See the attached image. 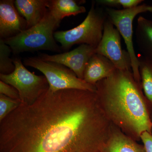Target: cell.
<instances>
[{
    "label": "cell",
    "instance_id": "1",
    "mask_svg": "<svg viewBox=\"0 0 152 152\" xmlns=\"http://www.w3.org/2000/svg\"><path fill=\"white\" fill-rule=\"evenodd\" d=\"M96 93L48 89L0 122V152H102L107 125Z\"/></svg>",
    "mask_w": 152,
    "mask_h": 152
},
{
    "label": "cell",
    "instance_id": "2",
    "mask_svg": "<svg viewBox=\"0 0 152 152\" xmlns=\"http://www.w3.org/2000/svg\"><path fill=\"white\" fill-rule=\"evenodd\" d=\"M138 85L132 71L117 69L95 86L98 101L105 103L110 116L140 137L144 132L151 133L152 123Z\"/></svg>",
    "mask_w": 152,
    "mask_h": 152
},
{
    "label": "cell",
    "instance_id": "3",
    "mask_svg": "<svg viewBox=\"0 0 152 152\" xmlns=\"http://www.w3.org/2000/svg\"><path fill=\"white\" fill-rule=\"evenodd\" d=\"M61 22L48 10L45 18L37 24L4 41L10 47L14 55L40 50L61 53V47L54 37L55 30L59 26Z\"/></svg>",
    "mask_w": 152,
    "mask_h": 152
},
{
    "label": "cell",
    "instance_id": "4",
    "mask_svg": "<svg viewBox=\"0 0 152 152\" xmlns=\"http://www.w3.org/2000/svg\"><path fill=\"white\" fill-rule=\"evenodd\" d=\"M107 19L105 10L93 1L83 21L71 29L55 32V39L61 44L62 50L66 52L75 45L85 44L96 48L102 37Z\"/></svg>",
    "mask_w": 152,
    "mask_h": 152
},
{
    "label": "cell",
    "instance_id": "5",
    "mask_svg": "<svg viewBox=\"0 0 152 152\" xmlns=\"http://www.w3.org/2000/svg\"><path fill=\"white\" fill-rule=\"evenodd\" d=\"M23 63L42 73L48 83L49 89L53 92L66 89L96 91V86L79 78L70 69L61 64L45 61L38 57L25 58Z\"/></svg>",
    "mask_w": 152,
    "mask_h": 152
},
{
    "label": "cell",
    "instance_id": "6",
    "mask_svg": "<svg viewBox=\"0 0 152 152\" xmlns=\"http://www.w3.org/2000/svg\"><path fill=\"white\" fill-rule=\"evenodd\" d=\"M15 68L9 75L0 74V80L16 89L21 103L31 105L49 89L46 78L28 70L20 58L13 59Z\"/></svg>",
    "mask_w": 152,
    "mask_h": 152
},
{
    "label": "cell",
    "instance_id": "7",
    "mask_svg": "<svg viewBox=\"0 0 152 152\" xmlns=\"http://www.w3.org/2000/svg\"><path fill=\"white\" fill-rule=\"evenodd\" d=\"M107 17L116 28L124 40L132 61V71L136 81L140 85L139 72V60L136 56L133 41V23L135 18L142 13H152V6L147 4H140L131 8L116 10L107 7L105 10Z\"/></svg>",
    "mask_w": 152,
    "mask_h": 152
},
{
    "label": "cell",
    "instance_id": "8",
    "mask_svg": "<svg viewBox=\"0 0 152 152\" xmlns=\"http://www.w3.org/2000/svg\"><path fill=\"white\" fill-rule=\"evenodd\" d=\"M119 32L107 17L102 37L96 48V53L110 61L118 69L132 71L130 56L122 49Z\"/></svg>",
    "mask_w": 152,
    "mask_h": 152
},
{
    "label": "cell",
    "instance_id": "9",
    "mask_svg": "<svg viewBox=\"0 0 152 152\" xmlns=\"http://www.w3.org/2000/svg\"><path fill=\"white\" fill-rule=\"evenodd\" d=\"M96 48L84 44L70 51L53 55L40 53L38 57L45 61L63 65L70 69L79 78L83 80L85 69L90 58L96 53Z\"/></svg>",
    "mask_w": 152,
    "mask_h": 152
},
{
    "label": "cell",
    "instance_id": "10",
    "mask_svg": "<svg viewBox=\"0 0 152 152\" xmlns=\"http://www.w3.org/2000/svg\"><path fill=\"white\" fill-rule=\"evenodd\" d=\"M27 29V23L13 0L0 1V39L13 37Z\"/></svg>",
    "mask_w": 152,
    "mask_h": 152
},
{
    "label": "cell",
    "instance_id": "11",
    "mask_svg": "<svg viewBox=\"0 0 152 152\" xmlns=\"http://www.w3.org/2000/svg\"><path fill=\"white\" fill-rule=\"evenodd\" d=\"M117 69L108 59L95 53L88 62L84 74L83 80L95 86L98 82L110 77Z\"/></svg>",
    "mask_w": 152,
    "mask_h": 152
},
{
    "label": "cell",
    "instance_id": "12",
    "mask_svg": "<svg viewBox=\"0 0 152 152\" xmlns=\"http://www.w3.org/2000/svg\"><path fill=\"white\" fill-rule=\"evenodd\" d=\"M15 5L26 20L27 29L41 22L48 11V0H15Z\"/></svg>",
    "mask_w": 152,
    "mask_h": 152
},
{
    "label": "cell",
    "instance_id": "13",
    "mask_svg": "<svg viewBox=\"0 0 152 152\" xmlns=\"http://www.w3.org/2000/svg\"><path fill=\"white\" fill-rule=\"evenodd\" d=\"M136 41L145 58L152 61V20L140 16L137 20Z\"/></svg>",
    "mask_w": 152,
    "mask_h": 152
},
{
    "label": "cell",
    "instance_id": "14",
    "mask_svg": "<svg viewBox=\"0 0 152 152\" xmlns=\"http://www.w3.org/2000/svg\"><path fill=\"white\" fill-rule=\"evenodd\" d=\"M83 3V1L75 0H48V9L56 19L61 21L65 17L86 12V7L81 5Z\"/></svg>",
    "mask_w": 152,
    "mask_h": 152
},
{
    "label": "cell",
    "instance_id": "15",
    "mask_svg": "<svg viewBox=\"0 0 152 152\" xmlns=\"http://www.w3.org/2000/svg\"><path fill=\"white\" fill-rule=\"evenodd\" d=\"M102 152H145L140 145L121 133H115L108 139Z\"/></svg>",
    "mask_w": 152,
    "mask_h": 152
},
{
    "label": "cell",
    "instance_id": "16",
    "mask_svg": "<svg viewBox=\"0 0 152 152\" xmlns=\"http://www.w3.org/2000/svg\"><path fill=\"white\" fill-rule=\"evenodd\" d=\"M138 58L142 88L146 97L152 103V61L143 56Z\"/></svg>",
    "mask_w": 152,
    "mask_h": 152
},
{
    "label": "cell",
    "instance_id": "17",
    "mask_svg": "<svg viewBox=\"0 0 152 152\" xmlns=\"http://www.w3.org/2000/svg\"><path fill=\"white\" fill-rule=\"evenodd\" d=\"M12 53L10 47L0 39V74L9 75L15 70L13 59L10 58Z\"/></svg>",
    "mask_w": 152,
    "mask_h": 152
},
{
    "label": "cell",
    "instance_id": "18",
    "mask_svg": "<svg viewBox=\"0 0 152 152\" xmlns=\"http://www.w3.org/2000/svg\"><path fill=\"white\" fill-rule=\"evenodd\" d=\"M21 104L20 100L14 99L0 94V122L18 108Z\"/></svg>",
    "mask_w": 152,
    "mask_h": 152
},
{
    "label": "cell",
    "instance_id": "19",
    "mask_svg": "<svg viewBox=\"0 0 152 152\" xmlns=\"http://www.w3.org/2000/svg\"><path fill=\"white\" fill-rule=\"evenodd\" d=\"M143 1L142 0H97L96 2L99 6H107L110 8L122 7L124 9H127L137 7Z\"/></svg>",
    "mask_w": 152,
    "mask_h": 152
},
{
    "label": "cell",
    "instance_id": "20",
    "mask_svg": "<svg viewBox=\"0 0 152 152\" xmlns=\"http://www.w3.org/2000/svg\"><path fill=\"white\" fill-rule=\"evenodd\" d=\"M0 94L16 100H20L18 92L12 86L0 80Z\"/></svg>",
    "mask_w": 152,
    "mask_h": 152
},
{
    "label": "cell",
    "instance_id": "21",
    "mask_svg": "<svg viewBox=\"0 0 152 152\" xmlns=\"http://www.w3.org/2000/svg\"><path fill=\"white\" fill-rule=\"evenodd\" d=\"M144 144L145 152H152V134L151 133L145 132L140 136Z\"/></svg>",
    "mask_w": 152,
    "mask_h": 152
}]
</instances>
